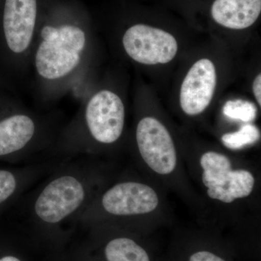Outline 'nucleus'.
<instances>
[{
    "label": "nucleus",
    "mask_w": 261,
    "mask_h": 261,
    "mask_svg": "<svg viewBox=\"0 0 261 261\" xmlns=\"http://www.w3.org/2000/svg\"><path fill=\"white\" fill-rule=\"evenodd\" d=\"M254 185L253 175L247 170H231L217 185L207 189V194L213 200L231 203L237 199L248 197Z\"/></svg>",
    "instance_id": "9b49d317"
},
{
    "label": "nucleus",
    "mask_w": 261,
    "mask_h": 261,
    "mask_svg": "<svg viewBox=\"0 0 261 261\" xmlns=\"http://www.w3.org/2000/svg\"><path fill=\"white\" fill-rule=\"evenodd\" d=\"M223 113L231 119L249 123L256 118L257 109L254 103L243 99H234L225 103Z\"/></svg>",
    "instance_id": "dca6fc26"
},
{
    "label": "nucleus",
    "mask_w": 261,
    "mask_h": 261,
    "mask_svg": "<svg viewBox=\"0 0 261 261\" xmlns=\"http://www.w3.org/2000/svg\"><path fill=\"white\" fill-rule=\"evenodd\" d=\"M261 12V0H215L211 15L226 28L245 29L256 21Z\"/></svg>",
    "instance_id": "9d476101"
},
{
    "label": "nucleus",
    "mask_w": 261,
    "mask_h": 261,
    "mask_svg": "<svg viewBox=\"0 0 261 261\" xmlns=\"http://www.w3.org/2000/svg\"><path fill=\"white\" fill-rule=\"evenodd\" d=\"M74 119L56 139L67 150L84 151L89 142L112 145L121 138L125 125V106L121 97L108 89L82 95Z\"/></svg>",
    "instance_id": "7ed1b4c3"
},
{
    "label": "nucleus",
    "mask_w": 261,
    "mask_h": 261,
    "mask_svg": "<svg viewBox=\"0 0 261 261\" xmlns=\"http://www.w3.org/2000/svg\"><path fill=\"white\" fill-rule=\"evenodd\" d=\"M252 90L259 106H261V75L259 73L252 84Z\"/></svg>",
    "instance_id": "a211bd4d"
},
{
    "label": "nucleus",
    "mask_w": 261,
    "mask_h": 261,
    "mask_svg": "<svg viewBox=\"0 0 261 261\" xmlns=\"http://www.w3.org/2000/svg\"><path fill=\"white\" fill-rule=\"evenodd\" d=\"M200 166L203 170L202 183L207 189L214 187L232 170L230 160L219 152H205L200 159Z\"/></svg>",
    "instance_id": "ddd939ff"
},
{
    "label": "nucleus",
    "mask_w": 261,
    "mask_h": 261,
    "mask_svg": "<svg viewBox=\"0 0 261 261\" xmlns=\"http://www.w3.org/2000/svg\"><path fill=\"white\" fill-rule=\"evenodd\" d=\"M92 42L88 31L75 22H47L38 28L29 81L35 99L42 106L83 89Z\"/></svg>",
    "instance_id": "f257e3e1"
},
{
    "label": "nucleus",
    "mask_w": 261,
    "mask_h": 261,
    "mask_svg": "<svg viewBox=\"0 0 261 261\" xmlns=\"http://www.w3.org/2000/svg\"><path fill=\"white\" fill-rule=\"evenodd\" d=\"M136 140L142 159L154 172L167 175L177 162L172 137L162 123L152 117L142 118L136 130Z\"/></svg>",
    "instance_id": "0eeeda50"
},
{
    "label": "nucleus",
    "mask_w": 261,
    "mask_h": 261,
    "mask_svg": "<svg viewBox=\"0 0 261 261\" xmlns=\"http://www.w3.org/2000/svg\"><path fill=\"white\" fill-rule=\"evenodd\" d=\"M53 121L25 106L13 91L0 87V160L15 159L51 145Z\"/></svg>",
    "instance_id": "20e7f679"
},
{
    "label": "nucleus",
    "mask_w": 261,
    "mask_h": 261,
    "mask_svg": "<svg viewBox=\"0 0 261 261\" xmlns=\"http://www.w3.org/2000/svg\"><path fill=\"white\" fill-rule=\"evenodd\" d=\"M260 130L252 124H246L233 133L225 134L221 141L225 147L230 149H240L248 145H253L260 140Z\"/></svg>",
    "instance_id": "2eb2a0df"
},
{
    "label": "nucleus",
    "mask_w": 261,
    "mask_h": 261,
    "mask_svg": "<svg viewBox=\"0 0 261 261\" xmlns=\"http://www.w3.org/2000/svg\"><path fill=\"white\" fill-rule=\"evenodd\" d=\"M216 84L217 75L212 61L203 58L194 63L181 84L182 111L189 116L203 112L212 101Z\"/></svg>",
    "instance_id": "1a4fd4ad"
},
{
    "label": "nucleus",
    "mask_w": 261,
    "mask_h": 261,
    "mask_svg": "<svg viewBox=\"0 0 261 261\" xmlns=\"http://www.w3.org/2000/svg\"><path fill=\"white\" fill-rule=\"evenodd\" d=\"M189 261H226L224 258L205 250L196 252L190 256Z\"/></svg>",
    "instance_id": "f3484780"
},
{
    "label": "nucleus",
    "mask_w": 261,
    "mask_h": 261,
    "mask_svg": "<svg viewBox=\"0 0 261 261\" xmlns=\"http://www.w3.org/2000/svg\"><path fill=\"white\" fill-rule=\"evenodd\" d=\"M23 183V176L18 171L0 168V209L18 195Z\"/></svg>",
    "instance_id": "4468645a"
},
{
    "label": "nucleus",
    "mask_w": 261,
    "mask_h": 261,
    "mask_svg": "<svg viewBox=\"0 0 261 261\" xmlns=\"http://www.w3.org/2000/svg\"><path fill=\"white\" fill-rule=\"evenodd\" d=\"M0 261H21L18 257L13 256V255H6V256L2 257Z\"/></svg>",
    "instance_id": "6ab92c4d"
},
{
    "label": "nucleus",
    "mask_w": 261,
    "mask_h": 261,
    "mask_svg": "<svg viewBox=\"0 0 261 261\" xmlns=\"http://www.w3.org/2000/svg\"><path fill=\"white\" fill-rule=\"evenodd\" d=\"M159 204V196L153 189L135 181L117 184L101 198L104 211L117 216L149 214L155 210Z\"/></svg>",
    "instance_id": "6e6552de"
},
{
    "label": "nucleus",
    "mask_w": 261,
    "mask_h": 261,
    "mask_svg": "<svg viewBox=\"0 0 261 261\" xmlns=\"http://www.w3.org/2000/svg\"><path fill=\"white\" fill-rule=\"evenodd\" d=\"M88 192L83 175L70 171L57 175L38 193L33 213L39 222L61 224L83 209Z\"/></svg>",
    "instance_id": "39448f33"
},
{
    "label": "nucleus",
    "mask_w": 261,
    "mask_h": 261,
    "mask_svg": "<svg viewBox=\"0 0 261 261\" xmlns=\"http://www.w3.org/2000/svg\"><path fill=\"white\" fill-rule=\"evenodd\" d=\"M122 44L130 58L145 65L166 64L172 61L178 51L177 42L173 35L144 24L127 29Z\"/></svg>",
    "instance_id": "423d86ee"
},
{
    "label": "nucleus",
    "mask_w": 261,
    "mask_h": 261,
    "mask_svg": "<svg viewBox=\"0 0 261 261\" xmlns=\"http://www.w3.org/2000/svg\"><path fill=\"white\" fill-rule=\"evenodd\" d=\"M37 20V0L3 1L0 13V87L13 92L29 81Z\"/></svg>",
    "instance_id": "f03ea898"
},
{
    "label": "nucleus",
    "mask_w": 261,
    "mask_h": 261,
    "mask_svg": "<svg viewBox=\"0 0 261 261\" xmlns=\"http://www.w3.org/2000/svg\"><path fill=\"white\" fill-rule=\"evenodd\" d=\"M107 261H150L147 251L130 238L113 239L106 245Z\"/></svg>",
    "instance_id": "f8f14e48"
}]
</instances>
